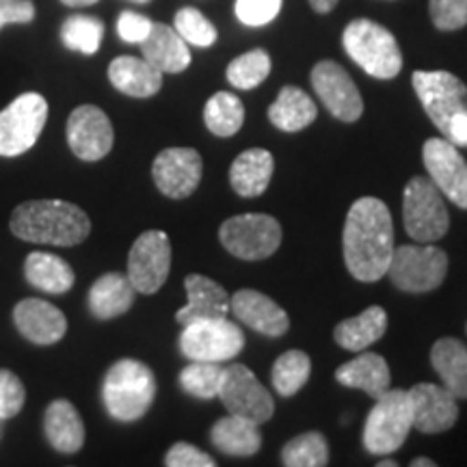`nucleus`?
Here are the masks:
<instances>
[{
  "mask_svg": "<svg viewBox=\"0 0 467 467\" xmlns=\"http://www.w3.org/2000/svg\"><path fill=\"white\" fill-rule=\"evenodd\" d=\"M422 159L429 178L433 180L441 195L467 210V162L459 154L457 145L448 141L446 137L429 139L424 143Z\"/></svg>",
  "mask_w": 467,
  "mask_h": 467,
  "instance_id": "nucleus-17",
  "label": "nucleus"
},
{
  "mask_svg": "<svg viewBox=\"0 0 467 467\" xmlns=\"http://www.w3.org/2000/svg\"><path fill=\"white\" fill-rule=\"evenodd\" d=\"M132 3H139V5H145V3H150V0H132Z\"/></svg>",
  "mask_w": 467,
  "mask_h": 467,
  "instance_id": "nucleus-51",
  "label": "nucleus"
},
{
  "mask_svg": "<svg viewBox=\"0 0 467 467\" xmlns=\"http://www.w3.org/2000/svg\"><path fill=\"white\" fill-rule=\"evenodd\" d=\"M134 285L124 273H107L93 282L87 303L89 312L98 320H113L126 314L134 303Z\"/></svg>",
  "mask_w": 467,
  "mask_h": 467,
  "instance_id": "nucleus-25",
  "label": "nucleus"
},
{
  "mask_svg": "<svg viewBox=\"0 0 467 467\" xmlns=\"http://www.w3.org/2000/svg\"><path fill=\"white\" fill-rule=\"evenodd\" d=\"M244 348L243 329L225 318H206L184 325L180 350L191 361H230Z\"/></svg>",
  "mask_w": 467,
  "mask_h": 467,
  "instance_id": "nucleus-10",
  "label": "nucleus"
},
{
  "mask_svg": "<svg viewBox=\"0 0 467 467\" xmlns=\"http://www.w3.org/2000/svg\"><path fill=\"white\" fill-rule=\"evenodd\" d=\"M411 424V405L407 389H388L379 396L377 405L368 413L364 426V446L370 454H392L405 443Z\"/></svg>",
  "mask_w": 467,
  "mask_h": 467,
  "instance_id": "nucleus-7",
  "label": "nucleus"
},
{
  "mask_svg": "<svg viewBox=\"0 0 467 467\" xmlns=\"http://www.w3.org/2000/svg\"><path fill=\"white\" fill-rule=\"evenodd\" d=\"M446 139L457 148H467V113H459L451 119Z\"/></svg>",
  "mask_w": 467,
  "mask_h": 467,
  "instance_id": "nucleus-46",
  "label": "nucleus"
},
{
  "mask_svg": "<svg viewBox=\"0 0 467 467\" xmlns=\"http://www.w3.org/2000/svg\"><path fill=\"white\" fill-rule=\"evenodd\" d=\"M219 399L232 416L244 418L254 424H265L275 413L273 396L258 381V377L243 364L223 368V377L219 385Z\"/></svg>",
  "mask_w": 467,
  "mask_h": 467,
  "instance_id": "nucleus-11",
  "label": "nucleus"
},
{
  "mask_svg": "<svg viewBox=\"0 0 467 467\" xmlns=\"http://www.w3.org/2000/svg\"><path fill=\"white\" fill-rule=\"evenodd\" d=\"M342 44L347 55L372 78L392 80L402 69V52L388 28L359 17L344 28Z\"/></svg>",
  "mask_w": 467,
  "mask_h": 467,
  "instance_id": "nucleus-4",
  "label": "nucleus"
},
{
  "mask_svg": "<svg viewBox=\"0 0 467 467\" xmlns=\"http://www.w3.org/2000/svg\"><path fill=\"white\" fill-rule=\"evenodd\" d=\"M151 25H154V22H151L150 17L134 14V11H124V14L117 17V33H119V37L128 44H141L150 35Z\"/></svg>",
  "mask_w": 467,
  "mask_h": 467,
  "instance_id": "nucleus-44",
  "label": "nucleus"
},
{
  "mask_svg": "<svg viewBox=\"0 0 467 467\" xmlns=\"http://www.w3.org/2000/svg\"><path fill=\"white\" fill-rule=\"evenodd\" d=\"M210 440L219 452L227 457H251L260 451L262 435L258 424L249 420L232 416L227 413L225 418L217 420V424L210 431Z\"/></svg>",
  "mask_w": 467,
  "mask_h": 467,
  "instance_id": "nucleus-31",
  "label": "nucleus"
},
{
  "mask_svg": "<svg viewBox=\"0 0 467 467\" xmlns=\"http://www.w3.org/2000/svg\"><path fill=\"white\" fill-rule=\"evenodd\" d=\"M48 119V102L39 93L17 96L7 109L0 110V156L16 159L35 148Z\"/></svg>",
  "mask_w": 467,
  "mask_h": 467,
  "instance_id": "nucleus-8",
  "label": "nucleus"
},
{
  "mask_svg": "<svg viewBox=\"0 0 467 467\" xmlns=\"http://www.w3.org/2000/svg\"><path fill=\"white\" fill-rule=\"evenodd\" d=\"M219 238L234 258L265 260L271 258L282 244V225L271 214H236L221 225Z\"/></svg>",
  "mask_w": 467,
  "mask_h": 467,
  "instance_id": "nucleus-9",
  "label": "nucleus"
},
{
  "mask_svg": "<svg viewBox=\"0 0 467 467\" xmlns=\"http://www.w3.org/2000/svg\"><path fill=\"white\" fill-rule=\"evenodd\" d=\"M268 74H271V57L262 48L244 52V55L236 57L227 66V80H230V85L243 91L255 89V87L265 83Z\"/></svg>",
  "mask_w": 467,
  "mask_h": 467,
  "instance_id": "nucleus-36",
  "label": "nucleus"
},
{
  "mask_svg": "<svg viewBox=\"0 0 467 467\" xmlns=\"http://www.w3.org/2000/svg\"><path fill=\"white\" fill-rule=\"evenodd\" d=\"M282 463L285 467H323L329 463V446L325 435L309 431L290 440L282 451Z\"/></svg>",
  "mask_w": 467,
  "mask_h": 467,
  "instance_id": "nucleus-37",
  "label": "nucleus"
},
{
  "mask_svg": "<svg viewBox=\"0 0 467 467\" xmlns=\"http://www.w3.org/2000/svg\"><path fill=\"white\" fill-rule=\"evenodd\" d=\"M145 61H150L162 74H180L191 66V50L178 31L161 22L151 25L148 37L141 42Z\"/></svg>",
  "mask_w": 467,
  "mask_h": 467,
  "instance_id": "nucleus-22",
  "label": "nucleus"
},
{
  "mask_svg": "<svg viewBox=\"0 0 467 467\" xmlns=\"http://www.w3.org/2000/svg\"><path fill=\"white\" fill-rule=\"evenodd\" d=\"M388 331V314L383 307L372 306L364 309L359 317L342 320L334 329V340L340 344L342 348L353 350V353H361L370 344L381 340Z\"/></svg>",
  "mask_w": 467,
  "mask_h": 467,
  "instance_id": "nucleus-32",
  "label": "nucleus"
},
{
  "mask_svg": "<svg viewBox=\"0 0 467 467\" xmlns=\"http://www.w3.org/2000/svg\"><path fill=\"white\" fill-rule=\"evenodd\" d=\"M284 0H236V17L244 26H265L282 11Z\"/></svg>",
  "mask_w": 467,
  "mask_h": 467,
  "instance_id": "nucleus-42",
  "label": "nucleus"
},
{
  "mask_svg": "<svg viewBox=\"0 0 467 467\" xmlns=\"http://www.w3.org/2000/svg\"><path fill=\"white\" fill-rule=\"evenodd\" d=\"M465 329H467V327H465Z\"/></svg>",
  "mask_w": 467,
  "mask_h": 467,
  "instance_id": "nucleus-52",
  "label": "nucleus"
},
{
  "mask_svg": "<svg viewBox=\"0 0 467 467\" xmlns=\"http://www.w3.org/2000/svg\"><path fill=\"white\" fill-rule=\"evenodd\" d=\"M171 271V243L162 230H148L137 238L128 254V279L134 290L154 295L165 285Z\"/></svg>",
  "mask_w": 467,
  "mask_h": 467,
  "instance_id": "nucleus-13",
  "label": "nucleus"
},
{
  "mask_svg": "<svg viewBox=\"0 0 467 467\" xmlns=\"http://www.w3.org/2000/svg\"><path fill=\"white\" fill-rule=\"evenodd\" d=\"M26 388L16 372L0 368V420H11L22 411Z\"/></svg>",
  "mask_w": 467,
  "mask_h": 467,
  "instance_id": "nucleus-40",
  "label": "nucleus"
},
{
  "mask_svg": "<svg viewBox=\"0 0 467 467\" xmlns=\"http://www.w3.org/2000/svg\"><path fill=\"white\" fill-rule=\"evenodd\" d=\"M14 325L22 337L39 347L57 344L67 331L66 314L44 299H22L16 303Z\"/></svg>",
  "mask_w": 467,
  "mask_h": 467,
  "instance_id": "nucleus-19",
  "label": "nucleus"
},
{
  "mask_svg": "<svg viewBox=\"0 0 467 467\" xmlns=\"http://www.w3.org/2000/svg\"><path fill=\"white\" fill-rule=\"evenodd\" d=\"M66 7H89V5H96L98 0H61Z\"/></svg>",
  "mask_w": 467,
  "mask_h": 467,
  "instance_id": "nucleus-48",
  "label": "nucleus"
},
{
  "mask_svg": "<svg viewBox=\"0 0 467 467\" xmlns=\"http://www.w3.org/2000/svg\"><path fill=\"white\" fill-rule=\"evenodd\" d=\"M203 161L192 148H167L154 159L151 178L169 200H186L202 182Z\"/></svg>",
  "mask_w": 467,
  "mask_h": 467,
  "instance_id": "nucleus-15",
  "label": "nucleus"
},
{
  "mask_svg": "<svg viewBox=\"0 0 467 467\" xmlns=\"http://www.w3.org/2000/svg\"><path fill=\"white\" fill-rule=\"evenodd\" d=\"M230 309L241 323L262 336L279 337L290 329L285 309L258 290H238L230 299Z\"/></svg>",
  "mask_w": 467,
  "mask_h": 467,
  "instance_id": "nucleus-20",
  "label": "nucleus"
},
{
  "mask_svg": "<svg viewBox=\"0 0 467 467\" xmlns=\"http://www.w3.org/2000/svg\"><path fill=\"white\" fill-rule=\"evenodd\" d=\"M35 5L31 0H0V28L7 25H31Z\"/></svg>",
  "mask_w": 467,
  "mask_h": 467,
  "instance_id": "nucleus-45",
  "label": "nucleus"
},
{
  "mask_svg": "<svg viewBox=\"0 0 467 467\" xmlns=\"http://www.w3.org/2000/svg\"><path fill=\"white\" fill-rule=\"evenodd\" d=\"M407 396L411 405V424L420 433H443L459 420L457 399L443 385L418 383L407 389Z\"/></svg>",
  "mask_w": 467,
  "mask_h": 467,
  "instance_id": "nucleus-18",
  "label": "nucleus"
},
{
  "mask_svg": "<svg viewBox=\"0 0 467 467\" xmlns=\"http://www.w3.org/2000/svg\"><path fill=\"white\" fill-rule=\"evenodd\" d=\"M309 5H312V9L317 14H329L337 5V0H309Z\"/></svg>",
  "mask_w": 467,
  "mask_h": 467,
  "instance_id": "nucleus-47",
  "label": "nucleus"
},
{
  "mask_svg": "<svg viewBox=\"0 0 467 467\" xmlns=\"http://www.w3.org/2000/svg\"><path fill=\"white\" fill-rule=\"evenodd\" d=\"M402 219L413 241L435 243L446 236L451 214L440 189L431 178H411L402 192Z\"/></svg>",
  "mask_w": 467,
  "mask_h": 467,
  "instance_id": "nucleus-6",
  "label": "nucleus"
},
{
  "mask_svg": "<svg viewBox=\"0 0 467 467\" xmlns=\"http://www.w3.org/2000/svg\"><path fill=\"white\" fill-rule=\"evenodd\" d=\"M318 110L312 98L299 87H284L277 100L268 107V119L271 124L284 132L306 130L317 121Z\"/></svg>",
  "mask_w": 467,
  "mask_h": 467,
  "instance_id": "nucleus-29",
  "label": "nucleus"
},
{
  "mask_svg": "<svg viewBox=\"0 0 467 467\" xmlns=\"http://www.w3.org/2000/svg\"><path fill=\"white\" fill-rule=\"evenodd\" d=\"M275 171V159L268 150L254 148L243 151L230 169V184L236 195L260 197L265 195Z\"/></svg>",
  "mask_w": 467,
  "mask_h": 467,
  "instance_id": "nucleus-26",
  "label": "nucleus"
},
{
  "mask_svg": "<svg viewBox=\"0 0 467 467\" xmlns=\"http://www.w3.org/2000/svg\"><path fill=\"white\" fill-rule=\"evenodd\" d=\"M344 262L358 282H379L388 275L394 254V223L389 208L377 197H359L344 223Z\"/></svg>",
  "mask_w": 467,
  "mask_h": 467,
  "instance_id": "nucleus-1",
  "label": "nucleus"
},
{
  "mask_svg": "<svg viewBox=\"0 0 467 467\" xmlns=\"http://www.w3.org/2000/svg\"><path fill=\"white\" fill-rule=\"evenodd\" d=\"M156 399V377L139 359H119L109 368L102 383V400L117 422H137Z\"/></svg>",
  "mask_w": 467,
  "mask_h": 467,
  "instance_id": "nucleus-3",
  "label": "nucleus"
},
{
  "mask_svg": "<svg viewBox=\"0 0 467 467\" xmlns=\"http://www.w3.org/2000/svg\"><path fill=\"white\" fill-rule=\"evenodd\" d=\"M14 236L33 244L76 247L91 234V221L83 208L63 200H31L11 213Z\"/></svg>",
  "mask_w": 467,
  "mask_h": 467,
  "instance_id": "nucleus-2",
  "label": "nucleus"
},
{
  "mask_svg": "<svg viewBox=\"0 0 467 467\" xmlns=\"http://www.w3.org/2000/svg\"><path fill=\"white\" fill-rule=\"evenodd\" d=\"M66 132L72 154L85 162L102 161L113 150V124L109 115L93 104H83L69 113Z\"/></svg>",
  "mask_w": 467,
  "mask_h": 467,
  "instance_id": "nucleus-14",
  "label": "nucleus"
},
{
  "mask_svg": "<svg viewBox=\"0 0 467 467\" xmlns=\"http://www.w3.org/2000/svg\"><path fill=\"white\" fill-rule=\"evenodd\" d=\"M312 87L336 119L353 124L364 113V100L358 85L336 61L317 63V67L312 69Z\"/></svg>",
  "mask_w": 467,
  "mask_h": 467,
  "instance_id": "nucleus-16",
  "label": "nucleus"
},
{
  "mask_svg": "<svg viewBox=\"0 0 467 467\" xmlns=\"http://www.w3.org/2000/svg\"><path fill=\"white\" fill-rule=\"evenodd\" d=\"M411 83L426 115L431 117L437 130H441L446 137L452 117L467 113V87L463 80H459L451 72H443V69H437V72L418 69L411 76Z\"/></svg>",
  "mask_w": 467,
  "mask_h": 467,
  "instance_id": "nucleus-12",
  "label": "nucleus"
},
{
  "mask_svg": "<svg viewBox=\"0 0 467 467\" xmlns=\"http://www.w3.org/2000/svg\"><path fill=\"white\" fill-rule=\"evenodd\" d=\"M46 440L57 452L74 454L85 443V424L69 400H52L44 413Z\"/></svg>",
  "mask_w": 467,
  "mask_h": 467,
  "instance_id": "nucleus-24",
  "label": "nucleus"
},
{
  "mask_svg": "<svg viewBox=\"0 0 467 467\" xmlns=\"http://www.w3.org/2000/svg\"><path fill=\"white\" fill-rule=\"evenodd\" d=\"M104 37L102 20L93 16H69L61 26V42L67 50L96 55Z\"/></svg>",
  "mask_w": 467,
  "mask_h": 467,
  "instance_id": "nucleus-35",
  "label": "nucleus"
},
{
  "mask_svg": "<svg viewBox=\"0 0 467 467\" xmlns=\"http://www.w3.org/2000/svg\"><path fill=\"white\" fill-rule=\"evenodd\" d=\"M448 273V255L431 243L402 244L394 247L389 260L388 275L392 284L402 292H431L440 288Z\"/></svg>",
  "mask_w": 467,
  "mask_h": 467,
  "instance_id": "nucleus-5",
  "label": "nucleus"
},
{
  "mask_svg": "<svg viewBox=\"0 0 467 467\" xmlns=\"http://www.w3.org/2000/svg\"><path fill=\"white\" fill-rule=\"evenodd\" d=\"M109 80L130 98H151L161 91L162 72L139 57H117L109 66Z\"/></svg>",
  "mask_w": 467,
  "mask_h": 467,
  "instance_id": "nucleus-23",
  "label": "nucleus"
},
{
  "mask_svg": "<svg viewBox=\"0 0 467 467\" xmlns=\"http://www.w3.org/2000/svg\"><path fill=\"white\" fill-rule=\"evenodd\" d=\"M431 364L454 399H467V347L457 337H441L431 350Z\"/></svg>",
  "mask_w": 467,
  "mask_h": 467,
  "instance_id": "nucleus-28",
  "label": "nucleus"
},
{
  "mask_svg": "<svg viewBox=\"0 0 467 467\" xmlns=\"http://www.w3.org/2000/svg\"><path fill=\"white\" fill-rule=\"evenodd\" d=\"M184 288L189 301L182 309L175 312V320L182 327L195 323V320L225 318L230 312V295L214 279L192 273L184 279Z\"/></svg>",
  "mask_w": 467,
  "mask_h": 467,
  "instance_id": "nucleus-21",
  "label": "nucleus"
},
{
  "mask_svg": "<svg viewBox=\"0 0 467 467\" xmlns=\"http://www.w3.org/2000/svg\"><path fill=\"white\" fill-rule=\"evenodd\" d=\"M221 377H223V368L217 361H192L180 372V388L195 399H217Z\"/></svg>",
  "mask_w": 467,
  "mask_h": 467,
  "instance_id": "nucleus-38",
  "label": "nucleus"
},
{
  "mask_svg": "<svg viewBox=\"0 0 467 467\" xmlns=\"http://www.w3.org/2000/svg\"><path fill=\"white\" fill-rule=\"evenodd\" d=\"M389 366L379 353H364L347 361L336 370V381L344 388L366 392L370 399H379L389 389Z\"/></svg>",
  "mask_w": 467,
  "mask_h": 467,
  "instance_id": "nucleus-27",
  "label": "nucleus"
},
{
  "mask_svg": "<svg viewBox=\"0 0 467 467\" xmlns=\"http://www.w3.org/2000/svg\"><path fill=\"white\" fill-rule=\"evenodd\" d=\"M25 277L33 288L48 292V295H63L72 290L76 282L74 268L61 255L33 251L25 260Z\"/></svg>",
  "mask_w": 467,
  "mask_h": 467,
  "instance_id": "nucleus-30",
  "label": "nucleus"
},
{
  "mask_svg": "<svg viewBox=\"0 0 467 467\" xmlns=\"http://www.w3.org/2000/svg\"><path fill=\"white\" fill-rule=\"evenodd\" d=\"M429 11L440 31H459L467 25V0H431Z\"/></svg>",
  "mask_w": 467,
  "mask_h": 467,
  "instance_id": "nucleus-41",
  "label": "nucleus"
},
{
  "mask_svg": "<svg viewBox=\"0 0 467 467\" xmlns=\"http://www.w3.org/2000/svg\"><path fill=\"white\" fill-rule=\"evenodd\" d=\"M411 467H435V461H431L426 457H418L411 461Z\"/></svg>",
  "mask_w": 467,
  "mask_h": 467,
  "instance_id": "nucleus-49",
  "label": "nucleus"
},
{
  "mask_svg": "<svg viewBox=\"0 0 467 467\" xmlns=\"http://www.w3.org/2000/svg\"><path fill=\"white\" fill-rule=\"evenodd\" d=\"M167 467H214L217 461H214L210 454H206L200 448L191 446L186 441H178L169 448L165 457Z\"/></svg>",
  "mask_w": 467,
  "mask_h": 467,
  "instance_id": "nucleus-43",
  "label": "nucleus"
},
{
  "mask_svg": "<svg viewBox=\"0 0 467 467\" xmlns=\"http://www.w3.org/2000/svg\"><path fill=\"white\" fill-rule=\"evenodd\" d=\"M309 375H312L309 355L303 350H285L273 364L271 381L279 396H295L309 381Z\"/></svg>",
  "mask_w": 467,
  "mask_h": 467,
  "instance_id": "nucleus-34",
  "label": "nucleus"
},
{
  "mask_svg": "<svg viewBox=\"0 0 467 467\" xmlns=\"http://www.w3.org/2000/svg\"><path fill=\"white\" fill-rule=\"evenodd\" d=\"M173 28L186 44L200 46V48H208V46H213L219 37L213 22L195 7L180 9L173 17Z\"/></svg>",
  "mask_w": 467,
  "mask_h": 467,
  "instance_id": "nucleus-39",
  "label": "nucleus"
},
{
  "mask_svg": "<svg viewBox=\"0 0 467 467\" xmlns=\"http://www.w3.org/2000/svg\"><path fill=\"white\" fill-rule=\"evenodd\" d=\"M203 121L217 137H234L244 124L243 102L227 91L214 93L203 109Z\"/></svg>",
  "mask_w": 467,
  "mask_h": 467,
  "instance_id": "nucleus-33",
  "label": "nucleus"
},
{
  "mask_svg": "<svg viewBox=\"0 0 467 467\" xmlns=\"http://www.w3.org/2000/svg\"><path fill=\"white\" fill-rule=\"evenodd\" d=\"M377 465H379V467H394L396 463H394V461H379Z\"/></svg>",
  "mask_w": 467,
  "mask_h": 467,
  "instance_id": "nucleus-50",
  "label": "nucleus"
}]
</instances>
